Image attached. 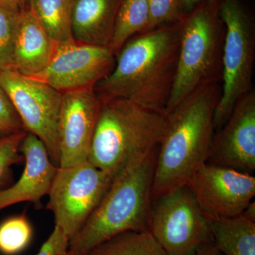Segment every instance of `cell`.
<instances>
[{"instance_id":"obj_1","label":"cell","mask_w":255,"mask_h":255,"mask_svg":"<svg viewBox=\"0 0 255 255\" xmlns=\"http://www.w3.org/2000/svg\"><path fill=\"white\" fill-rule=\"evenodd\" d=\"M180 22L128 41L115 55L110 73L94 87L100 100H129L164 114L177 73Z\"/></svg>"},{"instance_id":"obj_2","label":"cell","mask_w":255,"mask_h":255,"mask_svg":"<svg viewBox=\"0 0 255 255\" xmlns=\"http://www.w3.org/2000/svg\"><path fill=\"white\" fill-rule=\"evenodd\" d=\"M221 84L197 89L165 114L156 158L152 200L186 185L209 160Z\"/></svg>"},{"instance_id":"obj_3","label":"cell","mask_w":255,"mask_h":255,"mask_svg":"<svg viewBox=\"0 0 255 255\" xmlns=\"http://www.w3.org/2000/svg\"><path fill=\"white\" fill-rule=\"evenodd\" d=\"M157 150L131 159L114 175L99 205L69 242L68 255H85L122 233L149 231Z\"/></svg>"},{"instance_id":"obj_4","label":"cell","mask_w":255,"mask_h":255,"mask_svg":"<svg viewBox=\"0 0 255 255\" xmlns=\"http://www.w3.org/2000/svg\"><path fill=\"white\" fill-rule=\"evenodd\" d=\"M101 102L87 160L114 177L129 161L158 149L165 114L122 99Z\"/></svg>"},{"instance_id":"obj_5","label":"cell","mask_w":255,"mask_h":255,"mask_svg":"<svg viewBox=\"0 0 255 255\" xmlns=\"http://www.w3.org/2000/svg\"><path fill=\"white\" fill-rule=\"evenodd\" d=\"M177 73L164 114L197 89L222 82L225 26L219 4L204 3L180 22Z\"/></svg>"},{"instance_id":"obj_6","label":"cell","mask_w":255,"mask_h":255,"mask_svg":"<svg viewBox=\"0 0 255 255\" xmlns=\"http://www.w3.org/2000/svg\"><path fill=\"white\" fill-rule=\"evenodd\" d=\"M219 12L225 26L221 94L215 111V130L229 118L238 100L253 90L255 34L251 18L237 0H223Z\"/></svg>"},{"instance_id":"obj_7","label":"cell","mask_w":255,"mask_h":255,"mask_svg":"<svg viewBox=\"0 0 255 255\" xmlns=\"http://www.w3.org/2000/svg\"><path fill=\"white\" fill-rule=\"evenodd\" d=\"M149 231L167 255H195L214 242L207 218L187 184L152 201Z\"/></svg>"},{"instance_id":"obj_8","label":"cell","mask_w":255,"mask_h":255,"mask_svg":"<svg viewBox=\"0 0 255 255\" xmlns=\"http://www.w3.org/2000/svg\"><path fill=\"white\" fill-rule=\"evenodd\" d=\"M113 178L88 160L58 167L48 194L47 208L54 215L55 226L70 241L99 205Z\"/></svg>"},{"instance_id":"obj_9","label":"cell","mask_w":255,"mask_h":255,"mask_svg":"<svg viewBox=\"0 0 255 255\" xmlns=\"http://www.w3.org/2000/svg\"><path fill=\"white\" fill-rule=\"evenodd\" d=\"M0 85L25 130L41 140L52 162L58 167V122L63 93L46 82L14 70L0 72Z\"/></svg>"},{"instance_id":"obj_10","label":"cell","mask_w":255,"mask_h":255,"mask_svg":"<svg viewBox=\"0 0 255 255\" xmlns=\"http://www.w3.org/2000/svg\"><path fill=\"white\" fill-rule=\"evenodd\" d=\"M203 214L210 219L241 214L255 196V177L228 167L206 163L187 183Z\"/></svg>"},{"instance_id":"obj_11","label":"cell","mask_w":255,"mask_h":255,"mask_svg":"<svg viewBox=\"0 0 255 255\" xmlns=\"http://www.w3.org/2000/svg\"><path fill=\"white\" fill-rule=\"evenodd\" d=\"M115 63L108 47L73 43L58 44L49 65L35 78L65 92L94 89Z\"/></svg>"},{"instance_id":"obj_12","label":"cell","mask_w":255,"mask_h":255,"mask_svg":"<svg viewBox=\"0 0 255 255\" xmlns=\"http://www.w3.org/2000/svg\"><path fill=\"white\" fill-rule=\"evenodd\" d=\"M101 104L94 89L63 93L58 122V167L88 159Z\"/></svg>"},{"instance_id":"obj_13","label":"cell","mask_w":255,"mask_h":255,"mask_svg":"<svg viewBox=\"0 0 255 255\" xmlns=\"http://www.w3.org/2000/svg\"><path fill=\"white\" fill-rule=\"evenodd\" d=\"M208 163L253 174L255 170V92L242 97L215 132Z\"/></svg>"},{"instance_id":"obj_14","label":"cell","mask_w":255,"mask_h":255,"mask_svg":"<svg viewBox=\"0 0 255 255\" xmlns=\"http://www.w3.org/2000/svg\"><path fill=\"white\" fill-rule=\"evenodd\" d=\"M20 150L25 168L17 182L0 191V211L19 203L40 204L49 193L58 169L46 146L36 135L26 132Z\"/></svg>"},{"instance_id":"obj_15","label":"cell","mask_w":255,"mask_h":255,"mask_svg":"<svg viewBox=\"0 0 255 255\" xmlns=\"http://www.w3.org/2000/svg\"><path fill=\"white\" fill-rule=\"evenodd\" d=\"M30 7L20 15L14 46V71L35 78L49 65L58 47Z\"/></svg>"},{"instance_id":"obj_16","label":"cell","mask_w":255,"mask_h":255,"mask_svg":"<svg viewBox=\"0 0 255 255\" xmlns=\"http://www.w3.org/2000/svg\"><path fill=\"white\" fill-rule=\"evenodd\" d=\"M74 41L110 46L119 6L123 0H71Z\"/></svg>"},{"instance_id":"obj_17","label":"cell","mask_w":255,"mask_h":255,"mask_svg":"<svg viewBox=\"0 0 255 255\" xmlns=\"http://www.w3.org/2000/svg\"><path fill=\"white\" fill-rule=\"evenodd\" d=\"M207 220L215 244L223 255H255V221L242 214Z\"/></svg>"},{"instance_id":"obj_18","label":"cell","mask_w":255,"mask_h":255,"mask_svg":"<svg viewBox=\"0 0 255 255\" xmlns=\"http://www.w3.org/2000/svg\"><path fill=\"white\" fill-rule=\"evenodd\" d=\"M29 6L55 43L75 41L72 33L71 0H31Z\"/></svg>"},{"instance_id":"obj_19","label":"cell","mask_w":255,"mask_h":255,"mask_svg":"<svg viewBox=\"0 0 255 255\" xmlns=\"http://www.w3.org/2000/svg\"><path fill=\"white\" fill-rule=\"evenodd\" d=\"M85 255H167L150 231H127L92 248Z\"/></svg>"},{"instance_id":"obj_20","label":"cell","mask_w":255,"mask_h":255,"mask_svg":"<svg viewBox=\"0 0 255 255\" xmlns=\"http://www.w3.org/2000/svg\"><path fill=\"white\" fill-rule=\"evenodd\" d=\"M147 0H123L117 13L110 49L114 55L132 37L142 33L148 22Z\"/></svg>"},{"instance_id":"obj_21","label":"cell","mask_w":255,"mask_h":255,"mask_svg":"<svg viewBox=\"0 0 255 255\" xmlns=\"http://www.w3.org/2000/svg\"><path fill=\"white\" fill-rule=\"evenodd\" d=\"M23 9L15 3L0 0V72L14 70L15 36Z\"/></svg>"},{"instance_id":"obj_22","label":"cell","mask_w":255,"mask_h":255,"mask_svg":"<svg viewBox=\"0 0 255 255\" xmlns=\"http://www.w3.org/2000/svg\"><path fill=\"white\" fill-rule=\"evenodd\" d=\"M33 235V227L25 213L8 218L0 223V253L19 254L29 246Z\"/></svg>"},{"instance_id":"obj_23","label":"cell","mask_w":255,"mask_h":255,"mask_svg":"<svg viewBox=\"0 0 255 255\" xmlns=\"http://www.w3.org/2000/svg\"><path fill=\"white\" fill-rule=\"evenodd\" d=\"M26 132L24 130L0 136V191L9 187L12 178V166L24 160L20 147Z\"/></svg>"},{"instance_id":"obj_24","label":"cell","mask_w":255,"mask_h":255,"mask_svg":"<svg viewBox=\"0 0 255 255\" xmlns=\"http://www.w3.org/2000/svg\"><path fill=\"white\" fill-rule=\"evenodd\" d=\"M148 22L142 33L182 21L184 14L180 0H147Z\"/></svg>"},{"instance_id":"obj_25","label":"cell","mask_w":255,"mask_h":255,"mask_svg":"<svg viewBox=\"0 0 255 255\" xmlns=\"http://www.w3.org/2000/svg\"><path fill=\"white\" fill-rule=\"evenodd\" d=\"M14 106L0 85V136L24 131Z\"/></svg>"},{"instance_id":"obj_26","label":"cell","mask_w":255,"mask_h":255,"mask_svg":"<svg viewBox=\"0 0 255 255\" xmlns=\"http://www.w3.org/2000/svg\"><path fill=\"white\" fill-rule=\"evenodd\" d=\"M70 240L59 228L55 226L51 234L35 255H68Z\"/></svg>"},{"instance_id":"obj_27","label":"cell","mask_w":255,"mask_h":255,"mask_svg":"<svg viewBox=\"0 0 255 255\" xmlns=\"http://www.w3.org/2000/svg\"><path fill=\"white\" fill-rule=\"evenodd\" d=\"M217 0H180L184 14H189L196 6H199L204 3H216Z\"/></svg>"},{"instance_id":"obj_28","label":"cell","mask_w":255,"mask_h":255,"mask_svg":"<svg viewBox=\"0 0 255 255\" xmlns=\"http://www.w3.org/2000/svg\"><path fill=\"white\" fill-rule=\"evenodd\" d=\"M195 255H223L215 243H211L201 248Z\"/></svg>"},{"instance_id":"obj_29","label":"cell","mask_w":255,"mask_h":255,"mask_svg":"<svg viewBox=\"0 0 255 255\" xmlns=\"http://www.w3.org/2000/svg\"><path fill=\"white\" fill-rule=\"evenodd\" d=\"M242 214L244 215L248 219L255 221V203L254 201H251L249 205L247 206Z\"/></svg>"},{"instance_id":"obj_30","label":"cell","mask_w":255,"mask_h":255,"mask_svg":"<svg viewBox=\"0 0 255 255\" xmlns=\"http://www.w3.org/2000/svg\"><path fill=\"white\" fill-rule=\"evenodd\" d=\"M6 1H11L15 4L19 5L21 7L24 8L29 6L31 0H6Z\"/></svg>"}]
</instances>
